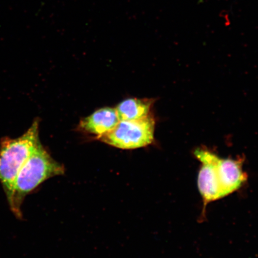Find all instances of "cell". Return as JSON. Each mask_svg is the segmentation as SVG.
<instances>
[{
    "label": "cell",
    "instance_id": "277c9868",
    "mask_svg": "<svg viewBox=\"0 0 258 258\" xmlns=\"http://www.w3.org/2000/svg\"><path fill=\"white\" fill-rule=\"evenodd\" d=\"M154 129V118L149 115L140 120L120 121L115 128L99 140L121 149H137L153 143Z\"/></svg>",
    "mask_w": 258,
    "mask_h": 258
},
{
    "label": "cell",
    "instance_id": "8992f818",
    "mask_svg": "<svg viewBox=\"0 0 258 258\" xmlns=\"http://www.w3.org/2000/svg\"><path fill=\"white\" fill-rule=\"evenodd\" d=\"M152 103L149 100L128 99L118 104L115 109L120 121L137 120L150 115Z\"/></svg>",
    "mask_w": 258,
    "mask_h": 258
},
{
    "label": "cell",
    "instance_id": "5b68a950",
    "mask_svg": "<svg viewBox=\"0 0 258 258\" xmlns=\"http://www.w3.org/2000/svg\"><path fill=\"white\" fill-rule=\"evenodd\" d=\"M119 121L120 119L115 108L106 107L98 109L83 119L80 127L82 131L99 139L111 132Z\"/></svg>",
    "mask_w": 258,
    "mask_h": 258
},
{
    "label": "cell",
    "instance_id": "7a4b0ae2",
    "mask_svg": "<svg viewBox=\"0 0 258 258\" xmlns=\"http://www.w3.org/2000/svg\"><path fill=\"white\" fill-rule=\"evenodd\" d=\"M64 168L44 149L41 143L26 161L16 177L10 208L19 218L21 207L26 196L48 179L62 175Z\"/></svg>",
    "mask_w": 258,
    "mask_h": 258
},
{
    "label": "cell",
    "instance_id": "6da1fadb",
    "mask_svg": "<svg viewBox=\"0 0 258 258\" xmlns=\"http://www.w3.org/2000/svg\"><path fill=\"white\" fill-rule=\"evenodd\" d=\"M195 154L202 164L198 183L205 206L237 191L246 181L243 159H222L203 149L197 150Z\"/></svg>",
    "mask_w": 258,
    "mask_h": 258
},
{
    "label": "cell",
    "instance_id": "3957f363",
    "mask_svg": "<svg viewBox=\"0 0 258 258\" xmlns=\"http://www.w3.org/2000/svg\"><path fill=\"white\" fill-rule=\"evenodd\" d=\"M39 140V122L35 120L20 137L5 138L0 143V182L9 203L12 201L15 182L22 167L34 152Z\"/></svg>",
    "mask_w": 258,
    "mask_h": 258
}]
</instances>
